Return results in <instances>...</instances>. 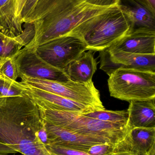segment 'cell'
Here are the masks:
<instances>
[{
  "label": "cell",
  "mask_w": 155,
  "mask_h": 155,
  "mask_svg": "<svg viewBox=\"0 0 155 155\" xmlns=\"http://www.w3.org/2000/svg\"><path fill=\"white\" fill-rule=\"evenodd\" d=\"M127 111L129 129L135 127H155V99L131 101Z\"/></svg>",
  "instance_id": "cell-14"
},
{
  "label": "cell",
  "mask_w": 155,
  "mask_h": 155,
  "mask_svg": "<svg viewBox=\"0 0 155 155\" xmlns=\"http://www.w3.org/2000/svg\"><path fill=\"white\" fill-rule=\"evenodd\" d=\"M119 1L120 8L132 22L133 31L140 29L155 31V15L146 7L135 0Z\"/></svg>",
  "instance_id": "cell-15"
},
{
  "label": "cell",
  "mask_w": 155,
  "mask_h": 155,
  "mask_svg": "<svg viewBox=\"0 0 155 155\" xmlns=\"http://www.w3.org/2000/svg\"><path fill=\"white\" fill-rule=\"evenodd\" d=\"M109 76L111 97L129 102L155 99V72L119 68Z\"/></svg>",
  "instance_id": "cell-4"
},
{
  "label": "cell",
  "mask_w": 155,
  "mask_h": 155,
  "mask_svg": "<svg viewBox=\"0 0 155 155\" xmlns=\"http://www.w3.org/2000/svg\"><path fill=\"white\" fill-rule=\"evenodd\" d=\"M120 8L119 0H38L23 21L33 25L35 31L25 47L35 50L66 35L81 39L95 25Z\"/></svg>",
  "instance_id": "cell-1"
},
{
  "label": "cell",
  "mask_w": 155,
  "mask_h": 155,
  "mask_svg": "<svg viewBox=\"0 0 155 155\" xmlns=\"http://www.w3.org/2000/svg\"><path fill=\"white\" fill-rule=\"evenodd\" d=\"M24 89L19 84V82L11 84L0 79V97H11L25 95Z\"/></svg>",
  "instance_id": "cell-21"
},
{
  "label": "cell",
  "mask_w": 155,
  "mask_h": 155,
  "mask_svg": "<svg viewBox=\"0 0 155 155\" xmlns=\"http://www.w3.org/2000/svg\"><path fill=\"white\" fill-rule=\"evenodd\" d=\"M16 54L0 60V79L12 84L20 78Z\"/></svg>",
  "instance_id": "cell-20"
},
{
  "label": "cell",
  "mask_w": 155,
  "mask_h": 155,
  "mask_svg": "<svg viewBox=\"0 0 155 155\" xmlns=\"http://www.w3.org/2000/svg\"><path fill=\"white\" fill-rule=\"evenodd\" d=\"M133 31L132 22L120 8L95 25L81 39L87 51H101L130 34Z\"/></svg>",
  "instance_id": "cell-6"
},
{
  "label": "cell",
  "mask_w": 155,
  "mask_h": 155,
  "mask_svg": "<svg viewBox=\"0 0 155 155\" xmlns=\"http://www.w3.org/2000/svg\"><path fill=\"white\" fill-rule=\"evenodd\" d=\"M0 155H14L8 154H1V153H0Z\"/></svg>",
  "instance_id": "cell-29"
},
{
  "label": "cell",
  "mask_w": 155,
  "mask_h": 155,
  "mask_svg": "<svg viewBox=\"0 0 155 155\" xmlns=\"http://www.w3.org/2000/svg\"><path fill=\"white\" fill-rule=\"evenodd\" d=\"M26 1V0H14L15 19L17 22L22 25L23 24L21 21V12Z\"/></svg>",
  "instance_id": "cell-25"
},
{
  "label": "cell",
  "mask_w": 155,
  "mask_h": 155,
  "mask_svg": "<svg viewBox=\"0 0 155 155\" xmlns=\"http://www.w3.org/2000/svg\"><path fill=\"white\" fill-rule=\"evenodd\" d=\"M35 51L47 63L64 71L69 64L79 58L87 49L80 38L66 35L47 42Z\"/></svg>",
  "instance_id": "cell-7"
},
{
  "label": "cell",
  "mask_w": 155,
  "mask_h": 155,
  "mask_svg": "<svg viewBox=\"0 0 155 155\" xmlns=\"http://www.w3.org/2000/svg\"><path fill=\"white\" fill-rule=\"evenodd\" d=\"M100 52V69L109 76L119 68L155 72V54H136L111 47Z\"/></svg>",
  "instance_id": "cell-8"
},
{
  "label": "cell",
  "mask_w": 155,
  "mask_h": 155,
  "mask_svg": "<svg viewBox=\"0 0 155 155\" xmlns=\"http://www.w3.org/2000/svg\"><path fill=\"white\" fill-rule=\"evenodd\" d=\"M146 7L155 15V0H135Z\"/></svg>",
  "instance_id": "cell-27"
},
{
  "label": "cell",
  "mask_w": 155,
  "mask_h": 155,
  "mask_svg": "<svg viewBox=\"0 0 155 155\" xmlns=\"http://www.w3.org/2000/svg\"><path fill=\"white\" fill-rule=\"evenodd\" d=\"M38 0H26L21 14V21L22 23L24 20L32 12Z\"/></svg>",
  "instance_id": "cell-24"
},
{
  "label": "cell",
  "mask_w": 155,
  "mask_h": 155,
  "mask_svg": "<svg viewBox=\"0 0 155 155\" xmlns=\"http://www.w3.org/2000/svg\"><path fill=\"white\" fill-rule=\"evenodd\" d=\"M44 124L48 136V144L62 146L86 153L94 145L110 143L115 145L110 140L103 137L81 134L45 121Z\"/></svg>",
  "instance_id": "cell-10"
},
{
  "label": "cell",
  "mask_w": 155,
  "mask_h": 155,
  "mask_svg": "<svg viewBox=\"0 0 155 155\" xmlns=\"http://www.w3.org/2000/svg\"><path fill=\"white\" fill-rule=\"evenodd\" d=\"M19 84L24 89L25 93L32 99L41 101L54 109L81 114H87L97 111L95 108L72 101L58 95L45 92L37 88H32Z\"/></svg>",
  "instance_id": "cell-13"
},
{
  "label": "cell",
  "mask_w": 155,
  "mask_h": 155,
  "mask_svg": "<svg viewBox=\"0 0 155 155\" xmlns=\"http://www.w3.org/2000/svg\"><path fill=\"white\" fill-rule=\"evenodd\" d=\"M32 99L44 121L81 134L106 138L115 145L123 139L129 130L128 126L101 121L81 113L54 109Z\"/></svg>",
  "instance_id": "cell-3"
},
{
  "label": "cell",
  "mask_w": 155,
  "mask_h": 155,
  "mask_svg": "<svg viewBox=\"0 0 155 155\" xmlns=\"http://www.w3.org/2000/svg\"><path fill=\"white\" fill-rule=\"evenodd\" d=\"M114 147L112 144H98L91 147L87 153L90 155H107L113 153Z\"/></svg>",
  "instance_id": "cell-23"
},
{
  "label": "cell",
  "mask_w": 155,
  "mask_h": 155,
  "mask_svg": "<svg viewBox=\"0 0 155 155\" xmlns=\"http://www.w3.org/2000/svg\"><path fill=\"white\" fill-rule=\"evenodd\" d=\"M113 153L155 155V127L129 129L123 139L115 145Z\"/></svg>",
  "instance_id": "cell-11"
},
{
  "label": "cell",
  "mask_w": 155,
  "mask_h": 155,
  "mask_svg": "<svg viewBox=\"0 0 155 155\" xmlns=\"http://www.w3.org/2000/svg\"><path fill=\"white\" fill-rule=\"evenodd\" d=\"M24 24L22 32L15 37L6 36L0 31V60L17 54L31 41L34 35L33 25Z\"/></svg>",
  "instance_id": "cell-17"
},
{
  "label": "cell",
  "mask_w": 155,
  "mask_h": 155,
  "mask_svg": "<svg viewBox=\"0 0 155 155\" xmlns=\"http://www.w3.org/2000/svg\"><path fill=\"white\" fill-rule=\"evenodd\" d=\"M111 47L136 54H155V31L136 29Z\"/></svg>",
  "instance_id": "cell-12"
},
{
  "label": "cell",
  "mask_w": 155,
  "mask_h": 155,
  "mask_svg": "<svg viewBox=\"0 0 155 155\" xmlns=\"http://www.w3.org/2000/svg\"><path fill=\"white\" fill-rule=\"evenodd\" d=\"M44 123L37 105L26 94L0 97V153L52 155L37 136Z\"/></svg>",
  "instance_id": "cell-2"
},
{
  "label": "cell",
  "mask_w": 155,
  "mask_h": 155,
  "mask_svg": "<svg viewBox=\"0 0 155 155\" xmlns=\"http://www.w3.org/2000/svg\"><path fill=\"white\" fill-rule=\"evenodd\" d=\"M92 51H89L83 53L79 58L69 64L64 69L70 80L81 83L92 81L97 65Z\"/></svg>",
  "instance_id": "cell-16"
},
{
  "label": "cell",
  "mask_w": 155,
  "mask_h": 155,
  "mask_svg": "<svg viewBox=\"0 0 155 155\" xmlns=\"http://www.w3.org/2000/svg\"><path fill=\"white\" fill-rule=\"evenodd\" d=\"M107 155H135L127 153H113Z\"/></svg>",
  "instance_id": "cell-28"
},
{
  "label": "cell",
  "mask_w": 155,
  "mask_h": 155,
  "mask_svg": "<svg viewBox=\"0 0 155 155\" xmlns=\"http://www.w3.org/2000/svg\"><path fill=\"white\" fill-rule=\"evenodd\" d=\"M45 147L52 155H90L86 152L54 144L47 145Z\"/></svg>",
  "instance_id": "cell-22"
},
{
  "label": "cell",
  "mask_w": 155,
  "mask_h": 155,
  "mask_svg": "<svg viewBox=\"0 0 155 155\" xmlns=\"http://www.w3.org/2000/svg\"><path fill=\"white\" fill-rule=\"evenodd\" d=\"M38 138H39L41 143L45 146H46L48 144V136H47V132L45 129L44 123L42 126L39 129L37 134Z\"/></svg>",
  "instance_id": "cell-26"
},
{
  "label": "cell",
  "mask_w": 155,
  "mask_h": 155,
  "mask_svg": "<svg viewBox=\"0 0 155 155\" xmlns=\"http://www.w3.org/2000/svg\"><path fill=\"white\" fill-rule=\"evenodd\" d=\"M16 59L20 78L24 75L57 82L69 80L64 71L47 63L38 55L35 50L24 47L16 54Z\"/></svg>",
  "instance_id": "cell-9"
},
{
  "label": "cell",
  "mask_w": 155,
  "mask_h": 155,
  "mask_svg": "<svg viewBox=\"0 0 155 155\" xmlns=\"http://www.w3.org/2000/svg\"><path fill=\"white\" fill-rule=\"evenodd\" d=\"M84 114L86 116L101 121L121 125L127 126L128 114L127 110L112 111L105 109L94 111Z\"/></svg>",
  "instance_id": "cell-19"
},
{
  "label": "cell",
  "mask_w": 155,
  "mask_h": 155,
  "mask_svg": "<svg viewBox=\"0 0 155 155\" xmlns=\"http://www.w3.org/2000/svg\"><path fill=\"white\" fill-rule=\"evenodd\" d=\"M22 31V25L15 19L14 0H0V31L6 36L15 37Z\"/></svg>",
  "instance_id": "cell-18"
},
{
  "label": "cell",
  "mask_w": 155,
  "mask_h": 155,
  "mask_svg": "<svg viewBox=\"0 0 155 155\" xmlns=\"http://www.w3.org/2000/svg\"><path fill=\"white\" fill-rule=\"evenodd\" d=\"M20 84L32 88L61 96L72 101L95 108L97 111L105 110L101 100L100 92L93 81L86 83L74 82H57L46 79L32 78L22 75Z\"/></svg>",
  "instance_id": "cell-5"
}]
</instances>
